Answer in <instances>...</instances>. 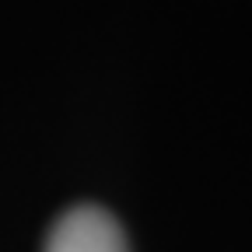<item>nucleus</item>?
<instances>
[{
    "label": "nucleus",
    "instance_id": "f257e3e1",
    "mask_svg": "<svg viewBox=\"0 0 252 252\" xmlns=\"http://www.w3.org/2000/svg\"><path fill=\"white\" fill-rule=\"evenodd\" d=\"M46 252H130L116 217L102 207H74L49 231Z\"/></svg>",
    "mask_w": 252,
    "mask_h": 252
}]
</instances>
